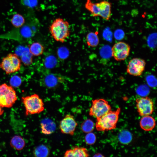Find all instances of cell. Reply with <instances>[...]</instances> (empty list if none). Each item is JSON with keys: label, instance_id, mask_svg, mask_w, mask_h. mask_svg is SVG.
I'll list each match as a JSON object with an SVG mask.
<instances>
[{"label": "cell", "instance_id": "obj_25", "mask_svg": "<svg viewBox=\"0 0 157 157\" xmlns=\"http://www.w3.org/2000/svg\"><path fill=\"white\" fill-rule=\"evenodd\" d=\"M96 140V137L94 133L91 132L87 133L85 137V143L88 145L94 144Z\"/></svg>", "mask_w": 157, "mask_h": 157}, {"label": "cell", "instance_id": "obj_32", "mask_svg": "<svg viewBox=\"0 0 157 157\" xmlns=\"http://www.w3.org/2000/svg\"><path fill=\"white\" fill-rule=\"evenodd\" d=\"M3 112L4 110L0 106V116L3 114Z\"/></svg>", "mask_w": 157, "mask_h": 157}, {"label": "cell", "instance_id": "obj_13", "mask_svg": "<svg viewBox=\"0 0 157 157\" xmlns=\"http://www.w3.org/2000/svg\"><path fill=\"white\" fill-rule=\"evenodd\" d=\"M63 80V78L53 74H50L45 76L42 79L43 85L49 88L56 87Z\"/></svg>", "mask_w": 157, "mask_h": 157}, {"label": "cell", "instance_id": "obj_6", "mask_svg": "<svg viewBox=\"0 0 157 157\" xmlns=\"http://www.w3.org/2000/svg\"><path fill=\"white\" fill-rule=\"evenodd\" d=\"M17 99L16 92L12 86L6 83L0 85V106L11 108Z\"/></svg>", "mask_w": 157, "mask_h": 157}, {"label": "cell", "instance_id": "obj_9", "mask_svg": "<svg viewBox=\"0 0 157 157\" xmlns=\"http://www.w3.org/2000/svg\"><path fill=\"white\" fill-rule=\"evenodd\" d=\"M136 107L139 115L141 116L149 115L154 111L153 102L147 97L138 98L136 99Z\"/></svg>", "mask_w": 157, "mask_h": 157}, {"label": "cell", "instance_id": "obj_21", "mask_svg": "<svg viewBox=\"0 0 157 157\" xmlns=\"http://www.w3.org/2000/svg\"><path fill=\"white\" fill-rule=\"evenodd\" d=\"M49 150L44 145H41L37 147L34 150L33 153L35 156L47 157L49 154Z\"/></svg>", "mask_w": 157, "mask_h": 157}, {"label": "cell", "instance_id": "obj_18", "mask_svg": "<svg viewBox=\"0 0 157 157\" xmlns=\"http://www.w3.org/2000/svg\"><path fill=\"white\" fill-rule=\"evenodd\" d=\"M28 50L32 55L38 56L42 54L44 51V47L40 43L34 42L30 45Z\"/></svg>", "mask_w": 157, "mask_h": 157}, {"label": "cell", "instance_id": "obj_27", "mask_svg": "<svg viewBox=\"0 0 157 157\" xmlns=\"http://www.w3.org/2000/svg\"><path fill=\"white\" fill-rule=\"evenodd\" d=\"M136 92L138 94L144 97L149 93V90L147 86L143 85L139 87L137 89Z\"/></svg>", "mask_w": 157, "mask_h": 157}, {"label": "cell", "instance_id": "obj_33", "mask_svg": "<svg viewBox=\"0 0 157 157\" xmlns=\"http://www.w3.org/2000/svg\"><path fill=\"white\" fill-rule=\"evenodd\" d=\"M104 156L102 155H101V154H95L94 155V156H96V157H99V156Z\"/></svg>", "mask_w": 157, "mask_h": 157}, {"label": "cell", "instance_id": "obj_5", "mask_svg": "<svg viewBox=\"0 0 157 157\" xmlns=\"http://www.w3.org/2000/svg\"><path fill=\"white\" fill-rule=\"evenodd\" d=\"M21 99L26 115L39 114L44 110V102L37 94L23 97Z\"/></svg>", "mask_w": 157, "mask_h": 157}, {"label": "cell", "instance_id": "obj_23", "mask_svg": "<svg viewBox=\"0 0 157 157\" xmlns=\"http://www.w3.org/2000/svg\"><path fill=\"white\" fill-rule=\"evenodd\" d=\"M94 124L91 120L88 119L84 121L81 124V128L84 133H88L92 132L94 129Z\"/></svg>", "mask_w": 157, "mask_h": 157}, {"label": "cell", "instance_id": "obj_1", "mask_svg": "<svg viewBox=\"0 0 157 157\" xmlns=\"http://www.w3.org/2000/svg\"><path fill=\"white\" fill-rule=\"evenodd\" d=\"M35 24L33 20L28 18L21 27L14 28L5 33L0 34V38L12 40L22 43L26 42L34 36L36 32Z\"/></svg>", "mask_w": 157, "mask_h": 157}, {"label": "cell", "instance_id": "obj_15", "mask_svg": "<svg viewBox=\"0 0 157 157\" xmlns=\"http://www.w3.org/2000/svg\"><path fill=\"white\" fill-rule=\"evenodd\" d=\"M41 131L45 135H50L53 133L56 129L54 122L49 118H45L40 122Z\"/></svg>", "mask_w": 157, "mask_h": 157}, {"label": "cell", "instance_id": "obj_10", "mask_svg": "<svg viewBox=\"0 0 157 157\" xmlns=\"http://www.w3.org/2000/svg\"><path fill=\"white\" fill-rule=\"evenodd\" d=\"M112 56L117 61L125 60L129 56L130 47L127 43L119 42L115 44L111 49Z\"/></svg>", "mask_w": 157, "mask_h": 157}, {"label": "cell", "instance_id": "obj_28", "mask_svg": "<svg viewBox=\"0 0 157 157\" xmlns=\"http://www.w3.org/2000/svg\"><path fill=\"white\" fill-rule=\"evenodd\" d=\"M156 34L155 33L150 35L148 38L147 44L151 48H154L156 45Z\"/></svg>", "mask_w": 157, "mask_h": 157}, {"label": "cell", "instance_id": "obj_4", "mask_svg": "<svg viewBox=\"0 0 157 157\" xmlns=\"http://www.w3.org/2000/svg\"><path fill=\"white\" fill-rule=\"evenodd\" d=\"M85 8L93 17L100 16L108 20L111 16V4L106 1L94 3L91 0H86Z\"/></svg>", "mask_w": 157, "mask_h": 157}, {"label": "cell", "instance_id": "obj_17", "mask_svg": "<svg viewBox=\"0 0 157 157\" xmlns=\"http://www.w3.org/2000/svg\"><path fill=\"white\" fill-rule=\"evenodd\" d=\"M10 145L13 148L17 151H20L23 149L25 145L24 139L21 136L15 135L11 139Z\"/></svg>", "mask_w": 157, "mask_h": 157}, {"label": "cell", "instance_id": "obj_19", "mask_svg": "<svg viewBox=\"0 0 157 157\" xmlns=\"http://www.w3.org/2000/svg\"><path fill=\"white\" fill-rule=\"evenodd\" d=\"M118 140L120 143L124 144H127L131 142L132 136L129 131L124 130L121 131L118 136Z\"/></svg>", "mask_w": 157, "mask_h": 157}, {"label": "cell", "instance_id": "obj_22", "mask_svg": "<svg viewBox=\"0 0 157 157\" xmlns=\"http://www.w3.org/2000/svg\"><path fill=\"white\" fill-rule=\"evenodd\" d=\"M26 20L23 16L19 14L14 15L11 19V23L15 28H19L25 23Z\"/></svg>", "mask_w": 157, "mask_h": 157}, {"label": "cell", "instance_id": "obj_3", "mask_svg": "<svg viewBox=\"0 0 157 157\" xmlns=\"http://www.w3.org/2000/svg\"><path fill=\"white\" fill-rule=\"evenodd\" d=\"M49 30L53 38L57 41L62 43L65 42L70 33L69 23L60 18L53 21L50 26Z\"/></svg>", "mask_w": 157, "mask_h": 157}, {"label": "cell", "instance_id": "obj_7", "mask_svg": "<svg viewBox=\"0 0 157 157\" xmlns=\"http://www.w3.org/2000/svg\"><path fill=\"white\" fill-rule=\"evenodd\" d=\"M21 61L16 53H9L3 57L0 63V68L7 74L17 72L20 69Z\"/></svg>", "mask_w": 157, "mask_h": 157}, {"label": "cell", "instance_id": "obj_16", "mask_svg": "<svg viewBox=\"0 0 157 157\" xmlns=\"http://www.w3.org/2000/svg\"><path fill=\"white\" fill-rule=\"evenodd\" d=\"M140 125L141 129L146 131H151L155 127L156 122L152 117L147 115L143 116L140 121Z\"/></svg>", "mask_w": 157, "mask_h": 157}, {"label": "cell", "instance_id": "obj_8", "mask_svg": "<svg viewBox=\"0 0 157 157\" xmlns=\"http://www.w3.org/2000/svg\"><path fill=\"white\" fill-rule=\"evenodd\" d=\"M111 110L108 102L103 99L93 100L90 109L89 114L96 118L99 117Z\"/></svg>", "mask_w": 157, "mask_h": 157}, {"label": "cell", "instance_id": "obj_12", "mask_svg": "<svg viewBox=\"0 0 157 157\" xmlns=\"http://www.w3.org/2000/svg\"><path fill=\"white\" fill-rule=\"evenodd\" d=\"M77 125L74 116L67 114L60 122L59 127L62 133L72 135Z\"/></svg>", "mask_w": 157, "mask_h": 157}, {"label": "cell", "instance_id": "obj_2", "mask_svg": "<svg viewBox=\"0 0 157 157\" xmlns=\"http://www.w3.org/2000/svg\"><path fill=\"white\" fill-rule=\"evenodd\" d=\"M121 109L119 108L114 111L110 110L103 116L97 118L95 126L99 131H105L115 129Z\"/></svg>", "mask_w": 157, "mask_h": 157}, {"label": "cell", "instance_id": "obj_31", "mask_svg": "<svg viewBox=\"0 0 157 157\" xmlns=\"http://www.w3.org/2000/svg\"><path fill=\"white\" fill-rule=\"evenodd\" d=\"M124 33L121 30H117L114 33V37L117 40H121L124 38Z\"/></svg>", "mask_w": 157, "mask_h": 157}, {"label": "cell", "instance_id": "obj_29", "mask_svg": "<svg viewBox=\"0 0 157 157\" xmlns=\"http://www.w3.org/2000/svg\"><path fill=\"white\" fill-rule=\"evenodd\" d=\"M20 2L23 6L29 8L34 7L37 3V0H20Z\"/></svg>", "mask_w": 157, "mask_h": 157}, {"label": "cell", "instance_id": "obj_26", "mask_svg": "<svg viewBox=\"0 0 157 157\" xmlns=\"http://www.w3.org/2000/svg\"><path fill=\"white\" fill-rule=\"evenodd\" d=\"M100 53L101 56L104 58H108L112 55L111 49L108 46L103 47L100 50Z\"/></svg>", "mask_w": 157, "mask_h": 157}, {"label": "cell", "instance_id": "obj_20", "mask_svg": "<svg viewBox=\"0 0 157 157\" xmlns=\"http://www.w3.org/2000/svg\"><path fill=\"white\" fill-rule=\"evenodd\" d=\"M86 40L88 46L91 47L97 46L99 43V39L96 33L90 32L86 36Z\"/></svg>", "mask_w": 157, "mask_h": 157}, {"label": "cell", "instance_id": "obj_24", "mask_svg": "<svg viewBox=\"0 0 157 157\" xmlns=\"http://www.w3.org/2000/svg\"><path fill=\"white\" fill-rule=\"evenodd\" d=\"M56 59L53 56H50L46 58L44 61V65L47 68H52L56 65Z\"/></svg>", "mask_w": 157, "mask_h": 157}, {"label": "cell", "instance_id": "obj_11", "mask_svg": "<svg viewBox=\"0 0 157 157\" xmlns=\"http://www.w3.org/2000/svg\"><path fill=\"white\" fill-rule=\"evenodd\" d=\"M146 64L144 59L139 58H133L129 62L126 72L129 74L133 76H140L145 69Z\"/></svg>", "mask_w": 157, "mask_h": 157}, {"label": "cell", "instance_id": "obj_30", "mask_svg": "<svg viewBox=\"0 0 157 157\" xmlns=\"http://www.w3.org/2000/svg\"><path fill=\"white\" fill-rule=\"evenodd\" d=\"M146 81L148 85L151 87H155L156 85V80L153 75L147 76L146 78Z\"/></svg>", "mask_w": 157, "mask_h": 157}, {"label": "cell", "instance_id": "obj_14", "mask_svg": "<svg viewBox=\"0 0 157 157\" xmlns=\"http://www.w3.org/2000/svg\"><path fill=\"white\" fill-rule=\"evenodd\" d=\"M89 156L88 151L86 148L83 147L75 146L72 149L67 150L64 157H84Z\"/></svg>", "mask_w": 157, "mask_h": 157}]
</instances>
